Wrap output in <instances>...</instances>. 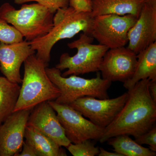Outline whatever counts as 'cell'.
<instances>
[{"label":"cell","instance_id":"8992f818","mask_svg":"<svg viewBox=\"0 0 156 156\" xmlns=\"http://www.w3.org/2000/svg\"><path fill=\"white\" fill-rule=\"evenodd\" d=\"M93 39L91 36L83 33L77 40L67 44L70 49H76L77 52L73 56L67 53L60 56L59 62L55 67L61 71L67 69L62 74V76L99 71L104 56L109 49L100 44H93Z\"/></svg>","mask_w":156,"mask_h":156},{"label":"cell","instance_id":"7c38bea8","mask_svg":"<svg viewBox=\"0 0 156 156\" xmlns=\"http://www.w3.org/2000/svg\"><path fill=\"white\" fill-rule=\"evenodd\" d=\"M31 111L13 112L0 125V156H16L22 150Z\"/></svg>","mask_w":156,"mask_h":156},{"label":"cell","instance_id":"2e32d148","mask_svg":"<svg viewBox=\"0 0 156 156\" xmlns=\"http://www.w3.org/2000/svg\"><path fill=\"white\" fill-rule=\"evenodd\" d=\"M136 57L137 63L134 75L123 84L128 90L141 80H156V42L137 53Z\"/></svg>","mask_w":156,"mask_h":156},{"label":"cell","instance_id":"484cf974","mask_svg":"<svg viewBox=\"0 0 156 156\" xmlns=\"http://www.w3.org/2000/svg\"><path fill=\"white\" fill-rule=\"evenodd\" d=\"M149 91L151 96L156 103V80L150 81L148 86Z\"/></svg>","mask_w":156,"mask_h":156},{"label":"cell","instance_id":"4316f807","mask_svg":"<svg viewBox=\"0 0 156 156\" xmlns=\"http://www.w3.org/2000/svg\"><path fill=\"white\" fill-rule=\"evenodd\" d=\"M98 156H123L121 154L118 153L116 152H111L105 150L103 147H99V153Z\"/></svg>","mask_w":156,"mask_h":156},{"label":"cell","instance_id":"cb8c5ba5","mask_svg":"<svg viewBox=\"0 0 156 156\" xmlns=\"http://www.w3.org/2000/svg\"><path fill=\"white\" fill-rule=\"evenodd\" d=\"M69 6L79 13H92V0H69Z\"/></svg>","mask_w":156,"mask_h":156},{"label":"cell","instance_id":"9c48e42d","mask_svg":"<svg viewBox=\"0 0 156 156\" xmlns=\"http://www.w3.org/2000/svg\"><path fill=\"white\" fill-rule=\"evenodd\" d=\"M128 97V92L111 99L85 96L78 98L69 105L96 126L105 128L119 114Z\"/></svg>","mask_w":156,"mask_h":156},{"label":"cell","instance_id":"4fadbf2b","mask_svg":"<svg viewBox=\"0 0 156 156\" xmlns=\"http://www.w3.org/2000/svg\"><path fill=\"white\" fill-rule=\"evenodd\" d=\"M27 126L50 137L60 146L66 147L71 143L66 136L56 112L48 101L39 104L32 110Z\"/></svg>","mask_w":156,"mask_h":156},{"label":"cell","instance_id":"44dd1931","mask_svg":"<svg viewBox=\"0 0 156 156\" xmlns=\"http://www.w3.org/2000/svg\"><path fill=\"white\" fill-rule=\"evenodd\" d=\"M23 37L13 26L0 20V43L12 44L23 41Z\"/></svg>","mask_w":156,"mask_h":156},{"label":"cell","instance_id":"6da1fadb","mask_svg":"<svg viewBox=\"0 0 156 156\" xmlns=\"http://www.w3.org/2000/svg\"><path fill=\"white\" fill-rule=\"evenodd\" d=\"M150 81L149 79L141 80L128 90L125 105L115 120L105 128L99 142L103 143L121 134L135 138L156 126V103L149 91Z\"/></svg>","mask_w":156,"mask_h":156},{"label":"cell","instance_id":"8fae6325","mask_svg":"<svg viewBox=\"0 0 156 156\" xmlns=\"http://www.w3.org/2000/svg\"><path fill=\"white\" fill-rule=\"evenodd\" d=\"M128 38L127 48L136 54L156 42V0H146Z\"/></svg>","mask_w":156,"mask_h":156},{"label":"cell","instance_id":"277c9868","mask_svg":"<svg viewBox=\"0 0 156 156\" xmlns=\"http://www.w3.org/2000/svg\"><path fill=\"white\" fill-rule=\"evenodd\" d=\"M54 15L37 3L23 4L18 10L8 2L0 7V20L13 26L29 42L50 31L53 27Z\"/></svg>","mask_w":156,"mask_h":156},{"label":"cell","instance_id":"d6986e66","mask_svg":"<svg viewBox=\"0 0 156 156\" xmlns=\"http://www.w3.org/2000/svg\"><path fill=\"white\" fill-rule=\"evenodd\" d=\"M108 144L123 156H155L156 152L138 144L127 134H121L108 140Z\"/></svg>","mask_w":156,"mask_h":156},{"label":"cell","instance_id":"ba28073f","mask_svg":"<svg viewBox=\"0 0 156 156\" xmlns=\"http://www.w3.org/2000/svg\"><path fill=\"white\" fill-rule=\"evenodd\" d=\"M48 102L56 112L66 136L71 143L77 144L88 139L100 140L104 128L98 127L85 119L69 105L61 104L55 101Z\"/></svg>","mask_w":156,"mask_h":156},{"label":"cell","instance_id":"30bf717a","mask_svg":"<svg viewBox=\"0 0 156 156\" xmlns=\"http://www.w3.org/2000/svg\"><path fill=\"white\" fill-rule=\"evenodd\" d=\"M136 63V54L127 47L110 49L104 56L99 71L105 80L124 83L133 76Z\"/></svg>","mask_w":156,"mask_h":156},{"label":"cell","instance_id":"d4e9b609","mask_svg":"<svg viewBox=\"0 0 156 156\" xmlns=\"http://www.w3.org/2000/svg\"><path fill=\"white\" fill-rule=\"evenodd\" d=\"M16 156H41V155L35 148L24 141L21 152Z\"/></svg>","mask_w":156,"mask_h":156},{"label":"cell","instance_id":"9a60e30c","mask_svg":"<svg viewBox=\"0 0 156 156\" xmlns=\"http://www.w3.org/2000/svg\"><path fill=\"white\" fill-rule=\"evenodd\" d=\"M146 0H92L93 17L105 14L123 16L131 14L139 17Z\"/></svg>","mask_w":156,"mask_h":156},{"label":"cell","instance_id":"e0dca14e","mask_svg":"<svg viewBox=\"0 0 156 156\" xmlns=\"http://www.w3.org/2000/svg\"><path fill=\"white\" fill-rule=\"evenodd\" d=\"M24 138V142L35 148L41 154V156L67 155L65 150L62 147L30 126H27Z\"/></svg>","mask_w":156,"mask_h":156},{"label":"cell","instance_id":"603a6c76","mask_svg":"<svg viewBox=\"0 0 156 156\" xmlns=\"http://www.w3.org/2000/svg\"><path fill=\"white\" fill-rule=\"evenodd\" d=\"M135 141L138 144H147L153 151H156V126L144 134L135 137Z\"/></svg>","mask_w":156,"mask_h":156},{"label":"cell","instance_id":"7a4b0ae2","mask_svg":"<svg viewBox=\"0 0 156 156\" xmlns=\"http://www.w3.org/2000/svg\"><path fill=\"white\" fill-rule=\"evenodd\" d=\"M93 19L91 13H79L69 6L58 9L54 14L53 27L50 31L30 42L37 52V58L48 67L51 50L55 44L60 40L71 38L80 32L91 36Z\"/></svg>","mask_w":156,"mask_h":156},{"label":"cell","instance_id":"ac0fdd59","mask_svg":"<svg viewBox=\"0 0 156 156\" xmlns=\"http://www.w3.org/2000/svg\"><path fill=\"white\" fill-rule=\"evenodd\" d=\"M20 89L19 84L0 76V125L13 112Z\"/></svg>","mask_w":156,"mask_h":156},{"label":"cell","instance_id":"5bb4252c","mask_svg":"<svg viewBox=\"0 0 156 156\" xmlns=\"http://www.w3.org/2000/svg\"><path fill=\"white\" fill-rule=\"evenodd\" d=\"M36 51L26 40L12 44L0 43V71L9 81L20 84V69L29 56Z\"/></svg>","mask_w":156,"mask_h":156},{"label":"cell","instance_id":"3957f363","mask_svg":"<svg viewBox=\"0 0 156 156\" xmlns=\"http://www.w3.org/2000/svg\"><path fill=\"white\" fill-rule=\"evenodd\" d=\"M23 64L22 86L13 112L32 110L44 101H55L60 95L46 73L47 66L36 55L29 56Z\"/></svg>","mask_w":156,"mask_h":156},{"label":"cell","instance_id":"7402d4cb","mask_svg":"<svg viewBox=\"0 0 156 156\" xmlns=\"http://www.w3.org/2000/svg\"><path fill=\"white\" fill-rule=\"evenodd\" d=\"M35 2L49 9L52 13L55 14L60 9L68 7L69 0H14L17 5H23L30 2Z\"/></svg>","mask_w":156,"mask_h":156},{"label":"cell","instance_id":"ffe728a7","mask_svg":"<svg viewBox=\"0 0 156 156\" xmlns=\"http://www.w3.org/2000/svg\"><path fill=\"white\" fill-rule=\"evenodd\" d=\"M92 140L88 139L77 144L71 143L66 147L74 156H95L98 155L99 147L95 146Z\"/></svg>","mask_w":156,"mask_h":156},{"label":"cell","instance_id":"5b68a950","mask_svg":"<svg viewBox=\"0 0 156 156\" xmlns=\"http://www.w3.org/2000/svg\"><path fill=\"white\" fill-rule=\"evenodd\" d=\"M50 80L59 89L60 95L55 100L61 104L69 105L78 98L91 96L99 99L109 98L108 91L112 82L101 77L86 79L76 75L63 77L61 71L56 67L46 68Z\"/></svg>","mask_w":156,"mask_h":156},{"label":"cell","instance_id":"52a82bcc","mask_svg":"<svg viewBox=\"0 0 156 156\" xmlns=\"http://www.w3.org/2000/svg\"><path fill=\"white\" fill-rule=\"evenodd\" d=\"M137 18L131 14H105L94 17L91 36L99 44L110 49L125 47L128 34Z\"/></svg>","mask_w":156,"mask_h":156}]
</instances>
